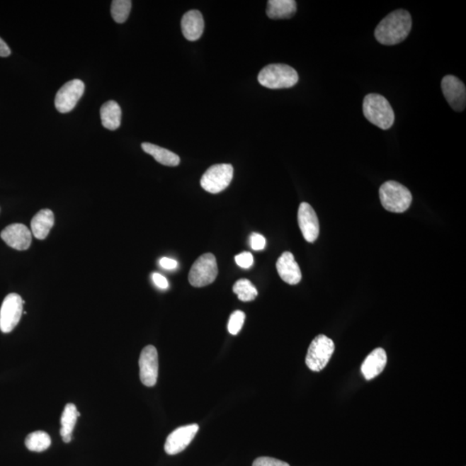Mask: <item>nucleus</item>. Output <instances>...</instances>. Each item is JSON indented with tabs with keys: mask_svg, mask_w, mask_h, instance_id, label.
<instances>
[{
	"mask_svg": "<svg viewBox=\"0 0 466 466\" xmlns=\"http://www.w3.org/2000/svg\"><path fill=\"white\" fill-rule=\"evenodd\" d=\"M411 28V15L405 10H397L379 23L375 37L382 45H396L408 38Z\"/></svg>",
	"mask_w": 466,
	"mask_h": 466,
	"instance_id": "1",
	"label": "nucleus"
},
{
	"mask_svg": "<svg viewBox=\"0 0 466 466\" xmlns=\"http://www.w3.org/2000/svg\"><path fill=\"white\" fill-rule=\"evenodd\" d=\"M363 112L371 124L382 130H388L394 125V113L392 106L380 94L370 93L366 96L363 100Z\"/></svg>",
	"mask_w": 466,
	"mask_h": 466,
	"instance_id": "2",
	"label": "nucleus"
},
{
	"mask_svg": "<svg viewBox=\"0 0 466 466\" xmlns=\"http://www.w3.org/2000/svg\"><path fill=\"white\" fill-rule=\"evenodd\" d=\"M380 200L387 211L401 213L408 210L412 203V193L405 186L394 181H386L379 188Z\"/></svg>",
	"mask_w": 466,
	"mask_h": 466,
	"instance_id": "3",
	"label": "nucleus"
},
{
	"mask_svg": "<svg viewBox=\"0 0 466 466\" xmlns=\"http://www.w3.org/2000/svg\"><path fill=\"white\" fill-rule=\"evenodd\" d=\"M258 82L270 89H290L297 84L299 76L295 69L286 64H271L260 71Z\"/></svg>",
	"mask_w": 466,
	"mask_h": 466,
	"instance_id": "4",
	"label": "nucleus"
},
{
	"mask_svg": "<svg viewBox=\"0 0 466 466\" xmlns=\"http://www.w3.org/2000/svg\"><path fill=\"white\" fill-rule=\"evenodd\" d=\"M334 343L325 335H318L312 341L306 357V365L312 371L319 373L327 365L334 353Z\"/></svg>",
	"mask_w": 466,
	"mask_h": 466,
	"instance_id": "5",
	"label": "nucleus"
},
{
	"mask_svg": "<svg viewBox=\"0 0 466 466\" xmlns=\"http://www.w3.org/2000/svg\"><path fill=\"white\" fill-rule=\"evenodd\" d=\"M218 271L215 255L205 254L193 264L189 271L188 281L193 287L208 286L215 281Z\"/></svg>",
	"mask_w": 466,
	"mask_h": 466,
	"instance_id": "6",
	"label": "nucleus"
},
{
	"mask_svg": "<svg viewBox=\"0 0 466 466\" xmlns=\"http://www.w3.org/2000/svg\"><path fill=\"white\" fill-rule=\"evenodd\" d=\"M233 178L231 164L212 165L200 179L201 187L208 193H219L226 189Z\"/></svg>",
	"mask_w": 466,
	"mask_h": 466,
	"instance_id": "7",
	"label": "nucleus"
},
{
	"mask_svg": "<svg viewBox=\"0 0 466 466\" xmlns=\"http://www.w3.org/2000/svg\"><path fill=\"white\" fill-rule=\"evenodd\" d=\"M25 302L18 294H9L2 303L0 309V330L4 334H9L18 326L23 314Z\"/></svg>",
	"mask_w": 466,
	"mask_h": 466,
	"instance_id": "8",
	"label": "nucleus"
},
{
	"mask_svg": "<svg viewBox=\"0 0 466 466\" xmlns=\"http://www.w3.org/2000/svg\"><path fill=\"white\" fill-rule=\"evenodd\" d=\"M85 84L81 80H72L67 82L58 91L55 96V108L61 113H68L76 108L78 101L84 93Z\"/></svg>",
	"mask_w": 466,
	"mask_h": 466,
	"instance_id": "9",
	"label": "nucleus"
},
{
	"mask_svg": "<svg viewBox=\"0 0 466 466\" xmlns=\"http://www.w3.org/2000/svg\"><path fill=\"white\" fill-rule=\"evenodd\" d=\"M441 89L448 103L456 112H462L465 108L466 89L459 78L446 76L442 79Z\"/></svg>",
	"mask_w": 466,
	"mask_h": 466,
	"instance_id": "10",
	"label": "nucleus"
},
{
	"mask_svg": "<svg viewBox=\"0 0 466 466\" xmlns=\"http://www.w3.org/2000/svg\"><path fill=\"white\" fill-rule=\"evenodd\" d=\"M199 431V426L191 424L188 426H181L172 432L166 440L164 445L165 452L169 455H176L188 448L191 443L193 438Z\"/></svg>",
	"mask_w": 466,
	"mask_h": 466,
	"instance_id": "11",
	"label": "nucleus"
},
{
	"mask_svg": "<svg viewBox=\"0 0 466 466\" xmlns=\"http://www.w3.org/2000/svg\"><path fill=\"white\" fill-rule=\"evenodd\" d=\"M140 380L147 387L155 386L158 377V353L155 346H147L140 358Z\"/></svg>",
	"mask_w": 466,
	"mask_h": 466,
	"instance_id": "12",
	"label": "nucleus"
},
{
	"mask_svg": "<svg viewBox=\"0 0 466 466\" xmlns=\"http://www.w3.org/2000/svg\"><path fill=\"white\" fill-rule=\"evenodd\" d=\"M299 227L304 239L309 243H314L319 234V224L317 215L311 205L302 203L298 210Z\"/></svg>",
	"mask_w": 466,
	"mask_h": 466,
	"instance_id": "13",
	"label": "nucleus"
},
{
	"mask_svg": "<svg viewBox=\"0 0 466 466\" xmlns=\"http://www.w3.org/2000/svg\"><path fill=\"white\" fill-rule=\"evenodd\" d=\"M1 239L7 246L18 251L28 250L33 242L30 229L23 224H13L6 227L1 232Z\"/></svg>",
	"mask_w": 466,
	"mask_h": 466,
	"instance_id": "14",
	"label": "nucleus"
},
{
	"mask_svg": "<svg viewBox=\"0 0 466 466\" xmlns=\"http://www.w3.org/2000/svg\"><path fill=\"white\" fill-rule=\"evenodd\" d=\"M276 270L283 281L290 285H295L301 282V268L296 262L294 255L290 251L283 252L280 256L276 262Z\"/></svg>",
	"mask_w": 466,
	"mask_h": 466,
	"instance_id": "15",
	"label": "nucleus"
},
{
	"mask_svg": "<svg viewBox=\"0 0 466 466\" xmlns=\"http://www.w3.org/2000/svg\"><path fill=\"white\" fill-rule=\"evenodd\" d=\"M204 26L203 16L197 10L188 11L181 19V30L188 41L198 40L203 34Z\"/></svg>",
	"mask_w": 466,
	"mask_h": 466,
	"instance_id": "16",
	"label": "nucleus"
},
{
	"mask_svg": "<svg viewBox=\"0 0 466 466\" xmlns=\"http://www.w3.org/2000/svg\"><path fill=\"white\" fill-rule=\"evenodd\" d=\"M387 365L386 351L382 348H377L371 351L361 366L363 376L366 380H371L384 371Z\"/></svg>",
	"mask_w": 466,
	"mask_h": 466,
	"instance_id": "17",
	"label": "nucleus"
},
{
	"mask_svg": "<svg viewBox=\"0 0 466 466\" xmlns=\"http://www.w3.org/2000/svg\"><path fill=\"white\" fill-rule=\"evenodd\" d=\"M55 216L50 209H42L33 217L31 220V231L35 239L43 240L48 237L49 233L54 227Z\"/></svg>",
	"mask_w": 466,
	"mask_h": 466,
	"instance_id": "18",
	"label": "nucleus"
},
{
	"mask_svg": "<svg viewBox=\"0 0 466 466\" xmlns=\"http://www.w3.org/2000/svg\"><path fill=\"white\" fill-rule=\"evenodd\" d=\"M296 13L294 0H270L268 1L266 13L271 19L290 18Z\"/></svg>",
	"mask_w": 466,
	"mask_h": 466,
	"instance_id": "19",
	"label": "nucleus"
},
{
	"mask_svg": "<svg viewBox=\"0 0 466 466\" xmlns=\"http://www.w3.org/2000/svg\"><path fill=\"white\" fill-rule=\"evenodd\" d=\"M102 125L106 129L115 130L121 125L122 110L116 101L106 102L101 108Z\"/></svg>",
	"mask_w": 466,
	"mask_h": 466,
	"instance_id": "20",
	"label": "nucleus"
},
{
	"mask_svg": "<svg viewBox=\"0 0 466 466\" xmlns=\"http://www.w3.org/2000/svg\"><path fill=\"white\" fill-rule=\"evenodd\" d=\"M79 416H80V414H79L76 405L69 404L65 406L61 417L62 428L60 430L61 436L65 443H69L72 440V433Z\"/></svg>",
	"mask_w": 466,
	"mask_h": 466,
	"instance_id": "21",
	"label": "nucleus"
},
{
	"mask_svg": "<svg viewBox=\"0 0 466 466\" xmlns=\"http://www.w3.org/2000/svg\"><path fill=\"white\" fill-rule=\"evenodd\" d=\"M144 152L155 158L157 163L169 167H176L180 164V157L176 154L169 151L167 149L161 148L160 146L149 144H142Z\"/></svg>",
	"mask_w": 466,
	"mask_h": 466,
	"instance_id": "22",
	"label": "nucleus"
},
{
	"mask_svg": "<svg viewBox=\"0 0 466 466\" xmlns=\"http://www.w3.org/2000/svg\"><path fill=\"white\" fill-rule=\"evenodd\" d=\"M51 439L48 433L43 431L33 432L27 436L25 445L31 452L41 453L48 449Z\"/></svg>",
	"mask_w": 466,
	"mask_h": 466,
	"instance_id": "23",
	"label": "nucleus"
},
{
	"mask_svg": "<svg viewBox=\"0 0 466 466\" xmlns=\"http://www.w3.org/2000/svg\"><path fill=\"white\" fill-rule=\"evenodd\" d=\"M232 290L242 302L254 301L258 296V290L248 279L238 280L233 285Z\"/></svg>",
	"mask_w": 466,
	"mask_h": 466,
	"instance_id": "24",
	"label": "nucleus"
},
{
	"mask_svg": "<svg viewBox=\"0 0 466 466\" xmlns=\"http://www.w3.org/2000/svg\"><path fill=\"white\" fill-rule=\"evenodd\" d=\"M132 9V1L130 0H114L110 6V13L113 21L118 23H123L129 17Z\"/></svg>",
	"mask_w": 466,
	"mask_h": 466,
	"instance_id": "25",
	"label": "nucleus"
},
{
	"mask_svg": "<svg viewBox=\"0 0 466 466\" xmlns=\"http://www.w3.org/2000/svg\"><path fill=\"white\" fill-rule=\"evenodd\" d=\"M244 319H246V314L240 310H237L232 313L228 322V331L232 335H237L242 329Z\"/></svg>",
	"mask_w": 466,
	"mask_h": 466,
	"instance_id": "26",
	"label": "nucleus"
},
{
	"mask_svg": "<svg viewBox=\"0 0 466 466\" xmlns=\"http://www.w3.org/2000/svg\"><path fill=\"white\" fill-rule=\"evenodd\" d=\"M236 263L241 268H249L254 266V258L251 252L244 251L235 256Z\"/></svg>",
	"mask_w": 466,
	"mask_h": 466,
	"instance_id": "27",
	"label": "nucleus"
},
{
	"mask_svg": "<svg viewBox=\"0 0 466 466\" xmlns=\"http://www.w3.org/2000/svg\"><path fill=\"white\" fill-rule=\"evenodd\" d=\"M252 466H290L286 462L270 457H261L254 462Z\"/></svg>",
	"mask_w": 466,
	"mask_h": 466,
	"instance_id": "28",
	"label": "nucleus"
},
{
	"mask_svg": "<svg viewBox=\"0 0 466 466\" xmlns=\"http://www.w3.org/2000/svg\"><path fill=\"white\" fill-rule=\"evenodd\" d=\"M251 246L254 251H262L266 246V239L258 233H252L250 238Z\"/></svg>",
	"mask_w": 466,
	"mask_h": 466,
	"instance_id": "29",
	"label": "nucleus"
},
{
	"mask_svg": "<svg viewBox=\"0 0 466 466\" xmlns=\"http://www.w3.org/2000/svg\"><path fill=\"white\" fill-rule=\"evenodd\" d=\"M152 280L154 283L161 290H166L169 288L168 280L159 273H153Z\"/></svg>",
	"mask_w": 466,
	"mask_h": 466,
	"instance_id": "30",
	"label": "nucleus"
},
{
	"mask_svg": "<svg viewBox=\"0 0 466 466\" xmlns=\"http://www.w3.org/2000/svg\"><path fill=\"white\" fill-rule=\"evenodd\" d=\"M160 266L165 268V270H175L178 266V263L176 260L169 258H163L160 260Z\"/></svg>",
	"mask_w": 466,
	"mask_h": 466,
	"instance_id": "31",
	"label": "nucleus"
},
{
	"mask_svg": "<svg viewBox=\"0 0 466 466\" xmlns=\"http://www.w3.org/2000/svg\"><path fill=\"white\" fill-rule=\"evenodd\" d=\"M11 54V49L9 46L7 45V43L0 38V57H7Z\"/></svg>",
	"mask_w": 466,
	"mask_h": 466,
	"instance_id": "32",
	"label": "nucleus"
}]
</instances>
